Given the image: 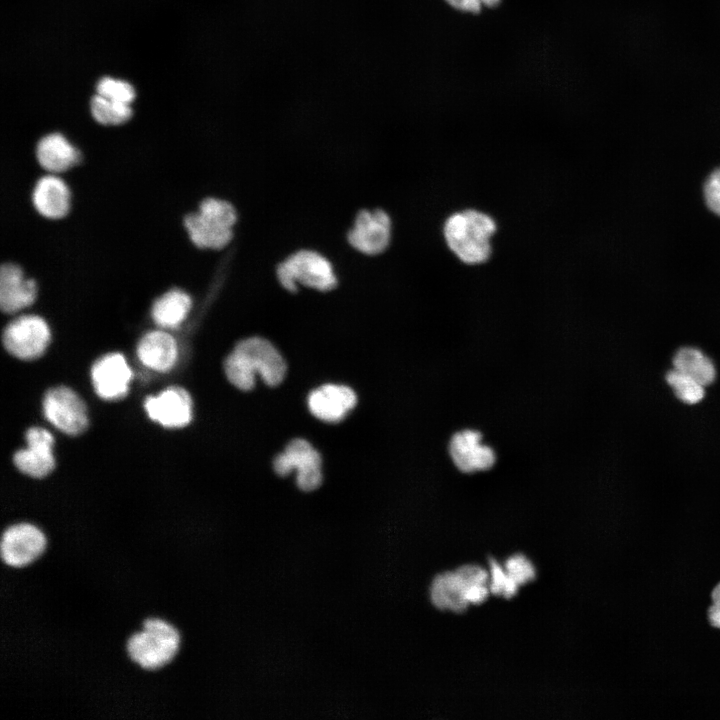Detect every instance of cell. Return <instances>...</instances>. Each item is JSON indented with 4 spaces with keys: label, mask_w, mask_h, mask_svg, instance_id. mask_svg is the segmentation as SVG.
I'll return each instance as SVG.
<instances>
[{
    "label": "cell",
    "mask_w": 720,
    "mask_h": 720,
    "mask_svg": "<svg viewBox=\"0 0 720 720\" xmlns=\"http://www.w3.org/2000/svg\"><path fill=\"white\" fill-rule=\"evenodd\" d=\"M26 441L27 447L18 450L13 457L15 466L33 478L47 476L55 467L53 436L43 428L32 427L26 432Z\"/></svg>",
    "instance_id": "5bb4252c"
},
{
    "label": "cell",
    "mask_w": 720,
    "mask_h": 720,
    "mask_svg": "<svg viewBox=\"0 0 720 720\" xmlns=\"http://www.w3.org/2000/svg\"><path fill=\"white\" fill-rule=\"evenodd\" d=\"M224 371L232 385L249 391L255 386L256 374L268 386L279 385L286 376L287 365L271 342L261 337H250L238 342L226 357Z\"/></svg>",
    "instance_id": "6da1fadb"
},
{
    "label": "cell",
    "mask_w": 720,
    "mask_h": 720,
    "mask_svg": "<svg viewBox=\"0 0 720 720\" xmlns=\"http://www.w3.org/2000/svg\"><path fill=\"white\" fill-rule=\"evenodd\" d=\"M488 572L475 565H467L454 572L438 575L431 585V600L439 609L461 612L469 604L466 594L471 586L487 584Z\"/></svg>",
    "instance_id": "ba28073f"
},
{
    "label": "cell",
    "mask_w": 720,
    "mask_h": 720,
    "mask_svg": "<svg viewBox=\"0 0 720 720\" xmlns=\"http://www.w3.org/2000/svg\"><path fill=\"white\" fill-rule=\"evenodd\" d=\"M357 396L348 386L325 384L313 390L307 399L313 416L328 423H336L355 407Z\"/></svg>",
    "instance_id": "2e32d148"
},
{
    "label": "cell",
    "mask_w": 720,
    "mask_h": 720,
    "mask_svg": "<svg viewBox=\"0 0 720 720\" xmlns=\"http://www.w3.org/2000/svg\"><path fill=\"white\" fill-rule=\"evenodd\" d=\"M496 222L488 214L466 209L451 214L443 225V237L449 250L464 264L486 262L492 252L491 238Z\"/></svg>",
    "instance_id": "7a4b0ae2"
},
{
    "label": "cell",
    "mask_w": 720,
    "mask_h": 720,
    "mask_svg": "<svg viewBox=\"0 0 720 720\" xmlns=\"http://www.w3.org/2000/svg\"><path fill=\"white\" fill-rule=\"evenodd\" d=\"M281 286L296 292L299 286L329 291L336 287L337 278L332 263L314 250L303 249L289 255L276 269Z\"/></svg>",
    "instance_id": "5b68a950"
},
{
    "label": "cell",
    "mask_w": 720,
    "mask_h": 720,
    "mask_svg": "<svg viewBox=\"0 0 720 720\" xmlns=\"http://www.w3.org/2000/svg\"><path fill=\"white\" fill-rule=\"evenodd\" d=\"M674 369L692 377L702 385L711 384L715 379L712 361L701 351L691 347L681 348L673 359Z\"/></svg>",
    "instance_id": "7402d4cb"
},
{
    "label": "cell",
    "mask_w": 720,
    "mask_h": 720,
    "mask_svg": "<svg viewBox=\"0 0 720 720\" xmlns=\"http://www.w3.org/2000/svg\"><path fill=\"white\" fill-rule=\"evenodd\" d=\"M148 416L167 428L186 426L192 419V400L181 387H169L158 396L145 400Z\"/></svg>",
    "instance_id": "4fadbf2b"
},
{
    "label": "cell",
    "mask_w": 720,
    "mask_h": 720,
    "mask_svg": "<svg viewBox=\"0 0 720 720\" xmlns=\"http://www.w3.org/2000/svg\"><path fill=\"white\" fill-rule=\"evenodd\" d=\"M668 384L683 402L695 404L704 397V385L692 377L674 369L666 375Z\"/></svg>",
    "instance_id": "cb8c5ba5"
},
{
    "label": "cell",
    "mask_w": 720,
    "mask_h": 720,
    "mask_svg": "<svg viewBox=\"0 0 720 720\" xmlns=\"http://www.w3.org/2000/svg\"><path fill=\"white\" fill-rule=\"evenodd\" d=\"M36 297V284L24 277L15 264L5 263L0 270V306L5 313H15L31 305Z\"/></svg>",
    "instance_id": "e0dca14e"
},
{
    "label": "cell",
    "mask_w": 720,
    "mask_h": 720,
    "mask_svg": "<svg viewBox=\"0 0 720 720\" xmlns=\"http://www.w3.org/2000/svg\"><path fill=\"white\" fill-rule=\"evenodd\" d=\"M709 624L720 630V581L713 587L710 594V603L707 609Z\"/></svg>",
    "instance_id": "f546056e"
},
{
    "label": "cell",
    "mask_w": 720,
    "mask_h": 720,
    "mask_svg": "<svg viewBox=\"0 0 720 720\" xmlns=\"http://www.w3.org/2000/svg\"><path fill=\"white\" fill-rule=\"evenodd\" d=\"M43 411L51 424L68 435H78L88 426L85 403L68 387L49 389L43 399Z\"/></svg>",
    "instance_id": "30bf717a"
},
{
    "label": "cell",
    "mask_w": 720,
    "mask_h": 720,
    "mask_svg": "<svg viewBox=\"0 0 720 720\" xmlns=\"http://www.w3.org/2000/svg\"><path fill=\"white\" fill-rule=\"evenodd\" d=\"M237 213L225 200L207 198L198 212L188 214L184 224L191 241L199 248L221 249L230 243Z\"/></svg>",
    "instance_id": "277c9868"
},
{
    "label": "cell",
    "mask_w": 720,
    "mask_h": 720,
    "mask_svg": "<svg viewBox=\"0 0 720 720\" xmlns=\"http://www.w3.org/2000/svg\"><path fill=\"white\" fill-rule=\"evenodd\" d=\"M97 92L107 99L125 104H130L135 97V91L128 82L110 77H104L98 82Z\"/></svg>",
    "instance_id": "d4e9b609"
},
{
    "label": "cell",
    "mask_w": 720,
    "mask_h": 720,
    "mask_svg": "<svg viewBox=\"0 0 720 720\" xmlns=\"http://www.w3.org/2000/svg\"><path fill=\"white\" fill-rule=\"evenodd\" d=\"M451 7L469 13L479 12L484 7H494L501 0H445Z\"/></svg>",
    "instance_id": "f1b7e54d"
},
{
    "label": "cell",
    "mask_w": 720,
    "mask_h": 720,
    "mask_svg": "<svg viewBox=\"0 0 720 720\" xmlns=\"http://www.w3.org/2000/svg\"><path fill=\"white\" fill-rule=\"evenodd\" d=\"M190 308V297L181 290L173 289L154 302L152 317L158 326L174 328L186 318Z\"/></svg>",
    "instance_id": "44dd1931"
},
{
    "label": "cell",
    "mask_w": 720,
    "mask_h": 720,
    "mask_svg": "<svg viewBox=\"0 0 720 720\" xmlns=\"http://www.w3.org/2000/svg\"><path fill=\"white\" fill-rule=\"evenodd\" d=\"M275 473L281 477L296 470V484L304 492H311L320 487L322 476V459L320 453L304 439H294L285 450L273 461Z\"/></svg>",
    "instance_id": "52a82bcc"
},
{
    "label": "cell",
    "mask_w": 720,
    "mask_h": 720,
    "mask_svg": "<svg viewBox=\"0 0 720 720\" xmlns=\"http://www.w3.org/2000/svg\"><path fill=\"white\" fill-rule=\"evenodd\" d=\"M504 568L519 585L525 584L535 577L533 565L525 556L520 554L508 558Z\"/></svg>",
    "instance_id": "4316f807"
},
{
    "label": "cell",
    "mask_w": 720,
    "mask_h": 720,
    "mask_svg": "<svg viewBox=\"0 0 720 720\" xmlns=\"http://www.w3.org/2000/svg\"><path fill=\"white\" fill-rule=\"evenodd\" d=\"M175 339L164 331H151L145 334L138 343L137 355L140 361L158 372L170 370L177 359Z\"/></svg>",
    "instance_id": "ac0fdd59"
},
{
    "label": "cell",
    "mask_w": 720,
    "mask_h": 720,
    "mask_svg": "<svg viewBox=\"0 0 720 720\" xmlns=\"http://www.w3.org/2000/svg\"><path fill=\"white\" fill-rule=\"evenodd\" d=\"M180 641V632L172 623L161 617L150 616L143 621L140 630L128 637L126 652L139 667L157 670L173 660Z\"/></svg>",
    "instance_id": "3957f363"
},
{
    "label": "cell",
    "mask_w": 720,
    "mask_h": 720,
    "mask_svg": "<svg viewBox=\"0 0 720 720\" xmlns=\"http://www.w3.org/2000/svg\"><path fill=\"white\" fill-rule=\"evenodd\" d=\"M704 196L710 210L720 216V169L712 172L706 180Z\"/></svg>",
    "instance_id": "83f0119b"
},
{
    "label": "cell",
    "mask_w": 720,
    "mask_h": 720,
    "mask_svg": "<svg viewBox=\"0 0 720 720\" xmlns=\"http://www.w3.org/2000/svg\"><path fill=\"white\" fill-rule=\"evenodd\" d=\"M47 547L44 531L29 521L6 526L0 538L1 562L10 567L22 568L37 560Z\"/></svg>",
    "instance_id": "8992f818"
},
{
    "label": "cell",
    "mask_w": 720,
    "mask_h": 720,
    "mask_svg": "<svg viewBox=\"0 0 720 720\" xmlns=\"http://www.w3.org/2000/svg\"><path fill=\"white\" fill-rule=\"evenodd\" d=\"M448 452L453 464L463 473L491 469L496 462L494 449L486 444L482 434L474 429H463L449 440Z\"/></svg>",
    "instance_id": "7c38bea8"
},
{
    "label": "cell",
    "mask_w": 720,
    "mask_h": 720,
    "mask_svg": "<svg viewBox=\"0 0 720 720\" xmlns=\"http://www.w3.org/2000/svg\"><path fill=\"white\" fill-rule=\"evenodd\" d=\"M91 113L96 121L104 125H119L132 114L129 104L112 101L99 94L91 99Z\"/></svg>",
    "instance_id": "603a6c76"
},
{
    "label": "cell",
    "mask_w": 720,
    "mask_h": 720,
    "mask_svg": "<svg viewBox=\"0 0 720 720\" xmlns=\"http://www.w3.org/2000/svg\"><path fill=\"white\" fill-rule=\"evenodd\" d=\"M91 378L99 397L116 400L127 394L132 372L123 355L110 353L94 363Z\"/></svg>",
    "instance_id": "9a60e30c"
},
{
    "label": "cell",
    "mask_w": 720,
    "mask_h": 720,
    "mask_svg": "<svg viewBox=\"0 0 720 720\" xmlns=\"http://www.w3.org/2000/svg\"><path fill=\"white\" fill-rule=\"evenodd\" d=\"M32 199L36 210L49 219L62 218L69 210V190L60 178L53 175L38 180Z\"/></svg>",
    "instance_id": "d6986e66"
},
{
    "label": "cell",
    "mask_w": 720,
    "mask_h": 720,
    "mask_svg": "<svg viewBox=\"0 0 720 720\" xmlns=\"http://www.w3.org/2000/svg\"><path fill=\"white\" fill-rule=\"evenodd\" d=\"M36 157L45 170L53 173L63 172L79 160L78 151L58 133L46 135L39 141Z\"/></svg>",
    "instance_id": "ffe728a7"
},
{
    "label": "cell",
    "mask_w": 720,
    "mask_h": 720,
    "mask_svg": "<svg viewBox=\"0 0 720 720\" xmlns=\"http://www.w3.org/2000/svg\"><path fill=\"white\" fill-rule=\"evenodd\" d=\"M2 341L5 349L13 356L33 360L40 357L49 344V327L39 316L23 315L5 327Z\"/></svg>",
    "instance_id": "9c48e42d"
},
{
    "label": "cell",
    "mask_w": 720,
    "mask_h": 720,
    "mask_svg": "<svg viewBox=\"0 0 720 720\" xmlns=\"http://www.w3.org/2000/svg\"><path fill=\"white\" fill-rule=\"evenodd\" d=\"M392 238L390 216L382 209H363L358 212L347 241L358 252L375 256L383 253Z\"/></svg>",
    "instance_id": "8fae6325"
},
{
    "label": "cell",
    "mask_w": 720,
    "mask_h": 720,
    "mask_svg": "<svg viewBox=\"0 0 720 720\" xmlns=\"http://www.w3.org/2000/svg\"><path fill=\"white\" fill-rule=\"evenodd\" d=\"M519 584L496 561H490L489 589L495 595L506 598L514 596Z\"/></svg>",
    "instance_id": "484cf974"
}]
</instances>
